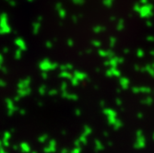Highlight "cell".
I'll return each instance as SVG.
<instances>
[{
	"label": "cell",
	"instance_id": "cell-1",
	"mask_svg": "<svg viewBox=\"0 0 154 153\" xmlns=\"http://www.w3.org/2000/svg\"><path fill=\"white\" fill-rule=\"evenodd\" d=\"M20 150H21L22 152H24V153H30V152H31V146H30L29 144H28V143H26V142L20 143Z\"/></svg>",
	"mask_w": 154,
	"mask_h": 153
},
{
	"label": "cell",
	"instance_id": "cell-2",
	"mask_svg": "<svg viewBox=\"0 0 154 153\" xmlns=\"http://www.w3.org/2000/svg\"><path fill=\"white\" fill-rule=\"evenodd\" d=\"M11 137V133L10 132H5L4 133V136H3V139H6V140H9Z\"/></svg>",
	"mask_w": 154,
	"mask_h": 153
},
{
	"label": "cell",
	"instance_id": "cell-3",
	"mask_svg": "<svg viewBox=\"0 0 154 153\" xmlns=\"http://www.w3.org/2000/svg\"><path fill=\"white\" fill-rule=\"evenodd\" d=\"M46 139H47V136H39V138H38L39 142H41V143H44Z\"/></svg>",
	"mask_w": 154,
	"mask_h": 153
},
{
	"label": "cell",
	"instance_id": "cell-4",
	"mask_svg": "<svg viewBox=\"0 0 154 153\" xmlns=\"http://www.w3.org/2000/svg\"><path fill=\"white\" fill-rule=\"evenodd\" d=\"M9 140H6V139H2V146L3 147H6V148H8V147H9Z\"/></svg>",
	"mask_w": 154,
	"mask_h": 153
},
{
	"label": "cell",
	"instance_id": "cell-5",
	"mask_svg": "<svg viewBox=\"0 0 154 153\" xmlns=\"http://www.w3.org/2000/svg\"><path fill=\"white\" fill-rule=\"evenodd\" d=\"M0 153H8V152L4 149L3 147H1V148H0Z\"/></svg>",
	"mask_w": 154,
	"mask_h": 153
},
{
	"label": "cell",
	"instance_id": "cell-6",
	"mask_svg": "<svg viewBox=\"0 0 154 153\" xmlns=\"http://www.w3.org/2000/svg\"><path fill=\"white\" fill-rule=\"evenodd\" d=\"M19 148H19L18 146H16V145H14V146H13V149H14V150H19Z\"/></svg>",
	"mask_w": 154,
	"mask_h": 153
},
{
	"label": "cell",
	"instance_id": "cell-7",
	"mask_svg": "<svg viewBox=\"0 0 154 153\" xmlns=\"http://www.w3.org/2000/svg\"><path fill=\"white\" fill-rule=\"evenodd\" d=\"M1 147H3V146H2V140L0 139V148H1Z\"/></svg>",
	"mask_w": 154,
	"mask_h": 153
},
{
	"label": "cell",
	"instance_id": "cell-8",
	"mask_svg": "<svg viewBox=\"0 0 154 153\" xmlns=\"http://www.w3.org/2000/svg\"><path fill=\"white\" fill-rule=\"evenodd\" d=\"M30 153H36L35 151H32V152H30Z\"/></svg>",
	"mask_w": 154,
	"mask_h": 153
}]
</instances>
